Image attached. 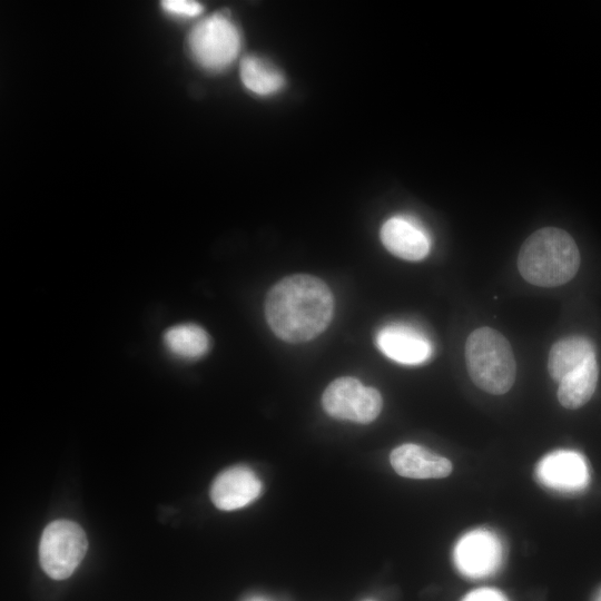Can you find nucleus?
Here are the masks:
<instances>
[{
  "label": "nucleus",
  "instance_id": "f257e3e1",
  "mask_svg": "<svg viewBox=\"0 0 601 601\" xmlns=\"http://www.w3.org/2000/svg\"><path fill=\"white\" fill-rule=\"evenodd\" d=\"M334 299L319 278L296 274L276 283L265 300L266 321L272 331L289 343L307 342L329 324Z\"/></svg>",
  "mask_w": 601,
  "mask_h": 601
},
{
  "label": "nucleus",
  "instance_id": "f03ea898",
  "mask_svg": "<svg viewBox=\"0 0 601 601\" xmlns=\"http://www.w3.org/2000/svg\"><path fill=\"white\" fill-rule=\"evenodd\" d=\"M580 266L574 239L563 229L545 227L536 230L521 246L518 269L535 286L556 287L571 280Z\"/></svg>",
  "mask_w": 601,
  "mask_h": 601
},
{
  "label": "nucleus",
  "instance_id": "7ed1b4c3",
  "mask_svg": "<svg viewBox=\"0 0 601 601\" xmlns=\"http://www.w3.org/2000/svg\"><path fill=\"white\" fill-rule=\"evenodd\" d=\"M469 375L481 390L501 395L513 385L516 364L509 341L497 331L481 327L473 331L465 343Z\"/></svg>",
  "mask_w": 601,
  "mask_h": 601
},
{
  "label": "nucleus",
  "instance_id": "20e7f679",
  "mask_svg": "<svg viewBox=\"0 0 601 601\" xmlns=\"http://www.w3.org/2000/svg\"><path fill=\"white\" fill-rule=\"evenodd\" d=\"M240 46L239 30L221 13L201 20L188 37V48L195 61L211 71L228 67L238 56Z\"/></svg>",
  "mask_w": 601,
  "mask_h": 601
},
{
  "label": "nucleus",
  "instance_id": "39448f33",
  "mask_svg": "<svg viewBox=\"0 0 601 601\" xmlns=\"http://www.w3.org/2000/svg\"><path fill=\"white\" fill-rule=\"evenodd\" d=\"M88 541L83 530L69 520L49 523L39 544L40 564L55 580L69 578L83 559Z\"/></svg>",
  "mask_w": 601,
  "mask_h": 601
},
{
  "label": "nucleus",
  "instance_id": "423d86ee",
  "mask_svg": "<svg viewBox=\"0 0 601 601\" xmlns=\"http://www.w3.org/2000/svg\"><path fill=\"white\" fill-rule=\"evenodd\" d=\"M322 403L331 416L356 423L374 421L383 404L375 388L364 386L357 378L349 376L333 381L324 391Z\"/></svg>",
  "mask_w": 601,
  "mask_h": 601
},
{
  "label": "nucleus",
  "instance_id": "0eeeda50",
  "mask_svg": "<svg viewBox=\"0 0 601 601\" xmlns=\"http://www.w3.org/2000/svg\"><path fill=\"white\" fill-rule=\"evenodd\" d=\"M453 556L461 574L470 579H483L500 568L502 546L492 532L475 530L459 540Z\"/></svg>",
  "mask_w": 601,
  "mask_h": 601
},
{
  "label": "nucleus",
  "instance_id": "6e6552de",
  "mask_svg": "<svg viewBox=\"0 0 601 601\" xmlns=\"http://www.w3.org/2000/svg\"><path fill=\"white\" fill-rule=\"evenodd\" d=\"M536 477L544 486L565 493L579 492L589 483V467L583 455L560 450L545 455L536 467Z\"/></svg>",
  "mask_w": 601,
  "mask_h": 601
},
{
  "label": "nucleus",
  "instance_id": "1a4fd4ad",
  "mask_svg": "<svg viewBox=\"0 0 601 601\" xmlns=\"http://www.w3.org/2000/svg\"><path fill=\"white\" fill-rule=\"evenodd\" d=\"M262 482L247 466H233L221 472L213 482L210 497L216 508L233 511L256 500Z\"/></svg>",
  "mask_w": 601,
  "mask_h": 601
},
{
  "label": "nucleus",
  "instance_id": "9d476101",
  "mask_svg": "<svg viewBox=\"0 0 601 601\" xmlns=\"http://www.w3.org/2000/svg\"><path fill=\"white\" fill-rule=\"evenodd\" d=\"M381 352L388 358L405 365L427 361L433 352L431 342L418 329L405 324H390L376 337Z\"/></svg>",
  "mask_w": 601,
  "mask_h": 601
},
{
  "label": "nucleus",
  "instance_id": "9b49d317",
  "mask_svg": "<svg viewBox=\"0 0 601 601\" xmlns=\"http://www.w3.org/2000/svg\"><path fill=\"white\" fill-rule=\"evenodd\" d=\"M381 240L390 253L412 262L426 257L431 247L426 230L408 216L387 219L381 228Z\"/></svg>",
  "mask_w": 601,
  "mask_h": 601
},
{
  "label": "nucleus",
  "instance_id": "f8f14e48",
  "mask_svg": "<svg viewBox=\"0 0 601 601\" xmlns=\"http://www.w3.org/2000/svg\"><path fill=\"white\" fill-rule=\"evenodd\" d=\"M390 461L397 474L410 479H441L452 472L450 460L412 443L394 449Z\"/></svg>",
  "mask_w": 601,
  "mask_h": 601
},
{
  "label": "nucleus",
  "instance_id": "ddd939ff",
  "mask_svg": "<svg viewBox=\"0 0 601 601\" xmlns=\"http://www.w3.org/2000/svg\"><path fill=\"white\" fill-rule=\"evenodd\" d=\"M592 358H595V349L588 338L581 336L562 338L550 349L549 374L554 381L561 382Z\"/></svg>",
  "mask_w": 601,
  "mask_h": 601
},
{
  "label": "nucleus",
  "instance_id": "4468645a",
  "mask_svg": "<svg viewBox=\"0 0 601 601\" xmlns=\"http://www.w3.org/2000/svg\"><path fill=\"white\" fill-rule=\"evenodd\" d=\"M599 376L597 358L559 382L558 400L565 408L574 410L584 405L593 395Z\"/></svg>",
  "mask_w": 601,
  "mask_h": 601
},
{
  "label": "nucleus",
  "instance_id": "2eb2a0df",
  "mask_svg": "<svg viewBox=\"0 0 601 601\" xmlns=\"http://www.w3.org/2000/svg\"><path fill=\"white\" fill-rule=\"evenodd\" d=\"M240 79L246 89L259 96L275 93L284 86L283 75L256 56H247L242 60Z\"/></svg>",
  "mask_w": 601,
  "mask_h": 601
},
{
  "label": "nucleus",
  "instance_id": "dca6fc26",
  "mask_svg": "<svg viewBox=\"0 0 601 601\" xmlns=\"http://www.w3.org/2000/svg\"><path fill=\"white\" fill-rule=\"evenodd\" d=\"M166 347L181 358H198L209 349L208 334L198 325L179 324L170 327L164 336Z\"/></svg>",
  "mask_w": 601,
  "mask_h": 601
},
{
  "label": "nucleus",
  "instance_id": "f3484780",
  "mask_svg": "<svg viewBox=\"0 0 601 601\" xmlns=\"http://www.w3.org/2000/svg\"><path fill=\"white\" fill-rule=\"evenodd\" d=\"M161 7L168 14L178 18H194L203 10L198 2L190 0H165Z\"/></svg>",
  "mask_w": 601,
  "mask_h": 601
},
{
  "label": "nucleus",
  "instance_id": "a211bd4d",
  "mask_svg": "<svg viewBox=\"0 0 601 601\" xmlns=\"http://www.w3.org/2000/svg\"><path fill=\"white\" fill-rule=\"evenodd\" d=\"M462 601H509L506 597L496 589L481 588L469 592Z\"/></svg>",
  "mask_w": 601,
  "mask_h": 601
},
{
  "label": "nucleus",
  "instance_id": "6ab92c4d",
  "mask_svg": "<svg viewBox=\"0 0 601 601\" xmlns=\"http://www.w3.org/2000/svg\"><path fill=\"white\" fill-rule=\"evenodd\" d=\"M593 601H601V589L597 592Z\"/></svg>",
  "mask_w": 601,
  "mask_h": 601
},
{
  "label": "nucleus",
  "instance_id": "aec40b11",
  "mask_svg": "<svg viewBox=\"0 0 601 601\" xmlns=\"http://www.w3.org/2000/svg\"><path fill=\"white\" fill-rule=\"evenodd\" d=\"M248 601H266V600L260 599V598H253V599H250V600H248Z\"/></svg>",
  "mask_w": 601,
  "mask_h": 601
}]
</instances>
